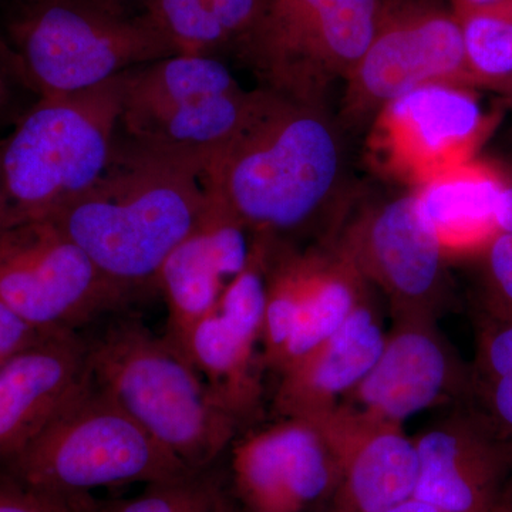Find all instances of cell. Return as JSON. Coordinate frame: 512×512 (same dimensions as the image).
I'll return each mask as SVG.
<instances>
[{
    "instance_id": "1",
    "label": "cell",
    "mask_w": 512,
    "mask_h": 512,
    "mask_svg": "<svg viewBox=\"0 0 512 512\" xmlns=\"http://www.w3.org/2000/svg\"><path fill=\"white\" fill-rule=\"evenodd\" d=\"M208 184L252 235L295 245L338 234L345 151L325 103L256 90L247 119L207 164Z\"/></svg>"
},
{
    "instance_id": "2",
    "label": "cell",
    "mask_w": 512,
    "mask_h": 512,
    "mask_svg": "<svg viewBox=\"0 0 512 512\" xmlns=\"http://www.w3.org/2000/svg\"><path fill=\"white\" fill-rule=\"evenodd\" d=\"M207 197L202 158L119 134L99 180L49 218L134 302L157 291L165 259L191 234Z\"/></svg>"
},
{
    "instance_id": "3",
    "label": "cell",
    "mask_w": 512,
    "mask_h": 512,
    "mask_svg": "<svg viewBox=\"0 0 512 512\" xmlns=\"http://www.w3.org/2000/svg\"><path fill=\"white\" fill-rule=\"evenodd\" d=\"M86 340L87 372L157 443L195 473L242 430L190 360L138 316L114 313Z\"/></svg>"
},
{
    "instance_id": "4",
    "label": "cell",
    "mask_w": 512,
    "mask_h": 512,
    "mask_svg": "<svg viewBox=\"0 0 512 512\" xmlns=\"http://www.w3.org/2000/svg\"><path fill=\"white\" fill-rule=\"evenodd\" d=\"M0 35L40 97L93 89L177 55L150 16L126 0H8Z\"/></svg>"
},
{
    "instance_id": "5",
    "label": "cell",
    "mask_w": 512,
    "mask_h": 512,
    "mask_svg": "<svg viewBox=\"0 0 512 512\" xmlns=\"http://www.w3.org/2000/svg\"><path fill=\"white\" fill-rule=\"evenodd\" d=\"M121 76L40 97L0 143V222L49 218L106 170L120 128Z\"/></svg>"
},
{
    "instance_id": "6",
    "label": "cell",
    "mask_w": 512,
    "mask_h": 512,
    "mask_svg": "<svg viewBox=\"0 0 512 512\" xmlns=\"http://www.w3.org/2000/svg\"><path fill=\"white\" fill-rule=\"evenodd\" d=\"M20 483L62 497L194 474L87 375L28 446L0 463Z\"/></svg>"
},
{
    "instance_id": "7",
    "label": "cell",
    "mask_w": 512,
    "mask_h": 512,
    "mask_svg": "<svg viewBox=\"0 0 512 512\" xmlns=\"http://www.w3.org/2000/svg\"><path fill=\"white\" fill-rule=\"evenodd\" d=\"M255 96L218 57L168 56L121 74L120 128L208 164L237 134Z\"/></svg>"
},
{
    "instance_id": "8",
    "label": "cell",
    "mask_w": 512,
    "mask_h": 512,
    "mask_svg": "<svg viewBox=\"0 0 512 512\" xmlns=\"http://www.w3.org/2000/svg\"><path fill=\"white\" fill-rule=\"evenodd\" d=\"M384 0H262L239 50L264 89L325 103L335 80L348 79L372 42Z\"/></svg>"
},
{
    "instance_id": "9",
    "label": "cell",
    "mask_w": 512,
    "mask_h": 512,
    "mask_svg": "<svg viewBox=\"0 0 512 512\" xmlns=\"http://www.w3.org/2000/svg\"><path fill=\"white\" fill-rule=\"evenodd\" d=\"M0 301L40 333H80L133 302L52 218L0 222Z\"/></svg>"
},
{
    "instance_id": "10",
    "label": "cell",
    "mask_w": 512,
    "mask_h": 512,
    "mask_svg": "<svg viewBox=\"0 0 512 512\" xmlns=\"http://www.w3.org/2000/svg\"><path fill=\"white\" fill-rule=\"evenodd\" d=\"M345 82L342 116L350 127L429 84L476 87L460 23L434 0H384L379 28Z\"/></svg>"
},
{
    "instance_id": "11",
    "label": "cell",
    "mask_w": 512,
    "mask_h": 512,
    "mask_svg": "<svg viewBox=\"0 0 512 512\" xmlns=\"http://www.w3.org/2000/svg\"><path fill=\"white\" fill-rule=\"evenodd\" d=\"M330 241L382 293L393 319L439 318L447 299V256L414 192L348 215Z\"/></svg>"
},
{
    "instance_id": "12",
    "label": "cell",
    "mask_w": 512,
    "mask_h": 512,
    "mask_svg": "<svg viewBox=\"0 0 512 512\" xmlns=\"http://www.w3.org/2000/svg\"><path fill=\"white\" fill-rule=\"evenodd\" d=\"M495 123L473 89L429 84L379 111L372 150L387 173L417 188L474 160Z\"/></svg>"
},
{
    "instance_id": "13",
    "label": "cell",
    "mask_w": 512,
    "mask_h": 512,
    "mask_svg": "<svg viewBox=\"0 0 512 512\" xmlns=\"http://www.w3.org/2000/svg\"><path fill=\"white\" fill-rule=\"evenodd\" d=\"M471 369L444 338L437 319L396 318L375 365L340 402V409L375 423L470 399Z\"/></svg>"
},
{
    "instance_id": "14",
    "label": "cell",
    "mask_w": 512,
    "mask_h": 512,
    "mask_svg": "<svg viewBox=\"0 0 512 512\" xmlns=\"http://www.w3.org/2000/svg\"><path fill=\"white\" fill-rule=\"evenodd\" d=\"M232 481L248 512H308L330 503L340 461L319 420L279 417L232 443Z\"/></svg>"
},
{
    "instance_id": "15",
    "label": "cell",
    "mask_w": 512,
    "mask_h": 512,
    "mask_svg": "<svg viewBox=\"0 0 512 512\" xmlns=\"http://www.w3.org/2000/svg\"><path fill=\"white\" fill-rule=\"evenodd\" d=\"M413 440L419 457L414 497L443 512L512 507V443L474 404L456 407Z\"/></svg>"
},
{
    "instance_id": "16",
    "label": "cell",
    "mask_w": 512,
    "mask_h": 512,
    "mask_svg": "<svg viewBox=\"0 0 512 512\" xmlns=\"http://www.w3.org/2000/svg\"><path fill=\"white\" fill-rule=\"evenodd\" d=\"M319 421L340 461L330 512H383L414 497L419 457L403 426L375 423L340 407Z\"/></svg>"
},
{
    "instance_id": "17",
    "label": "cell",
    "mask_w": 512,
    "mask_h": 512,
    "mask_svg": "<svg viewBox=\"0 0 512 512\" xmlns=\"http://www.w3.org/2000/svg\"><path fill=\"white\" fill-rule=\"evenodd\" d=\"M386 333L370 289L329 339L278 373L276 416L319 420L332 413L375 365Z\"/></svg>"
},
{
    "instance_id": "18",
    "label": "cell",
    "mask_w": 512,
    "mask_h": 512,
    "mask_svg": "<svg viewBox=\"0 0 512 512\" xmlns=\"http://www.w3.org/2000/svg\"><path fill=\"white\" fill-rule=\"evenodd\" d=\"M82 333H46L0 366V463L28 446L86 379Z\"/></svg>"
},
{
    "instance_id": "19",
    "label": "cell",
    "mask_w": 512,
    "mask_h": 512,
    "mask_svg": "<svg viewBox=\"0 0 512 512\" xmlns=\"http://www.w3.org/2000/svg\"><path fill=\"white\" fill-rule=\"evenodd\" d=\"M503 180V167L474 158L416 188L446 256L481 254L500 234L495 215Z\"/></svg>"
},
{
    "instance_id": "20",
    "label": "cell",
    "mask_w": 512,
    "mask_h": 512,
    "mask_svg": "<svg viewBox=\"0 0 512 512\" xmlns=\"http://www.w3.org/2000/svg\"><path fill=\"white\" fill-rule=\"evenodd\" d=\"M183 355L242 429L261 416L262 357L229 329L217 311L194 326L185 340Z\"/></svg>"
},
{
    "instance_id": "21",
    "label": "cell",
    "mask_w": 512,
    "mask_h": 512,
    "mask_svg": "<svg viewBox=\"0 0 512 512\" xmlns=\"http://www.w3.org/2000/svg\"><path fill=\"white\" fill-rule=\"evenodd\" d=\"M372 286L332 241L313 247L308 286L298 322L278 372L311 353L352 315Z\"/></svg>"
},
{
    "instance_id": "22",
    "label": "cell",
    "mask_w": 512,
    "mask_h": 512,
    "mask_svg": "<svg viewBox=\"0 0 512 512\" xmlns=\"http://www.w3.org/2000/svg\"><path fill=\"white\" fill-rule=\"evenodd\" d=\"M140 5L177 55L217 57L221 50L239 53L262 0H140Z\"/></svg>"
},
{
    "instance_id": "23",
    "label": "cell",
    "mask_w": 512,
    "mask_h": 512,
    "mask_svg": "<svg viewBox=\"0 0 512 512\" xmlns=\"http://www.w3.org/2000/svg\"><path fill=\"white\" fill-rule=\"evenodd\" d=\"M225 279L214 256L195 229L165 259L158 275V291L167 305L165 338L183 353L194 326L217 311Z\"/></svg>"
},
{
    "instance_id": "24",
    "label": "cell",
    "mask_w": 512,
    "mask_h": 512,
    "mask_svg": "<svg viewBox=\"0 0 512 512\" xmlns=\"http://www.w3.org/2000/svg\"><path fill=\"white\" fill-rule=\"evenodd\" d=\"M313 247L301 249L269 239L266 305L261 345L264 367L278 372L298 322L308 286Z\"/></svg>"
},
{
    "instance_id": "25",
    "label": "cell",
    "mask_w": 512,
    "mask_h": 512,
    "mask_svg": "<svg viewBox=\"0 0 512 512\" xmlns=\"http://www.w3.org/2000/svg\"><path fill=\"white\" fill-rule=\"evenodd\" d=\"M474 86L501 92L512 79V8L456 15Z\"/></svg>"
},
{
    "instance_id": "26",
    "label": "cell",
    "mask_w": 512,
    "mask_h": 512,
    "mask_svg": "<svg viewBox=\"0 0 512 512\" xmlns=\"http://www.w3.org/2000/svg\"><path fill=\"white\" fill-rule=\"evenodd\" d=\"M269 239L252 235L251 255L245 268L227 282L218 303V315L245 343H261L266 305Z\"/></svg>"
},
{
    "instance_id": "27",
    "label": "cell",
    "mask_w": 512,
    "mask_h": 512,
    "mask_svg": "<svg viewBox=\"0 0 512 512\" xmlns=\"http://www.w3.org/2000/svg\"><path fill=\"white\" fill-rule=\"evenodd\" d=\"M87 512H227L220 491L205 474L146 485L130 498L99 503L90 498Z\"/></svg>"
},
{
    "instance_id": "28",
    "label": "cell",
    "mask_w": 512,
    "mask_h": 512,
    "mask_svg": "<svg viewBox=\"0 0 512 512\" xmlns=\"http://www.w3.org/2000/svg\"><path fill=\"white\" fill-rule=\"evenodd\" d=\"M481 255L480 319L512 318V234H498Z\"/></svg>"
},
{
    "instance_id": "29",
    "label": "cell",
    "mask_w": 512,
    "mask_h": 512,
    "mask_svg": "<svg viewBox=\"0 0 512 512\" xmlns=\"http://www.w3.org/2000/svg\"><path fill=\"white\" fill-rule=\"evenodd\" d=\"M39 99L19 57L0 35V130L15 126Z\"/></svg>"
},
{
    "instance_id": "30",
    "label": "cell",
    "mask_w": 512,
    "mask_h": 512,
    "mask_svg": "<svg viewBox=\"0 0 512 512\" xmlns=\"http://www.w3.org/2000/svg\"><path fill=\"white\" fill-rule=\"evenodd\" d=\"M473 379L512 377V318L478 320Z\"/></svg>"
},
{
    "instance_id": "31",
    "label": "cell",
    "mask_w": 512,
    "mask_h": 512,
    "mask_svg": "<svg viewBox=\"0 0 512 512\" xmlns=\"http://www.w3.org/2000/svg\"><path fill=\"white\" fill-rule=\"evenodd\" d=\"M87 497L43 493L20 483L0 468V512H77Z\"/></svg>"
},
{
    "instance_id": "32",
    "label": "cell",
    "mask_w": 512,
    "mask_h": 512,
    "mask_svg": "<svg viewBox=\"0 0 512 512\" xmlns=\"http://www.w3.org/2000/svg\"><path fill=\"white\" fill-rule=\"evenodd\" d=\"M468 400L512 443V377H471Z\"/></svg>"
},
{
    "instance_id": "33",
    "label": "cell",
    "mask_w": 512,
    "mask_h": 512,
    "mask_svg": "<svg viewBox=\"0 0 512 512\" xmlns=\"http://www.w3.org/2000/svg\"><path fill=\"white\" fill-rule=\"evenodd\" d=\"M46 333L32 328L0 301V366L22 350L28 349Z\"/></svg>"
},
{
    "instance_id": "34",
    "label": "cell",
    "mask_w": 512,
    "mask_h": 512,
    "mask_svg": "<svg viewBox=\"0 0 512 512\" xmlns=\"http://www.w3.org/2000/svg\"><path fill=\"white\" fill-rule=\"evenodd\" d=\"M497 227L500 234H512V171L504 170L497 202Z\"/></svg>"
},
{
    "instance_id": "35",
    "label": "cell",
    "mask_w": 512,
    "mask_h": 512,
    "mask_svg": "<svg viewBox=\"0 0 512 512\" xmlns=\"http://www.w3.org/2000/svg\"><path fill=\"white\" fill-rule=\"evenodd\" d=\"M451 2H453L454 15L478 12V10L512 8V0H451Z\"/></svg>"
},
{
    "instance_id": "36",
    "label": "cell",
    "mask_w": 512,
    "mask_h": 512,
    "mask_svg": "<svg viewBox=\"0 0 512 512\" xmlns=\"http://www.w3.org/2000/svg\"><path fill=\"white\" fill-rule=\"evenodd\" d=\"M383 512H443L439 508L433 507V505L421 501L419 498L412 497L409 500L403 501V503L394 505L389 510Z\"/></svg>"
},
{
    "instance_id": "37",
    "label": "cell",
    "mask_w": 512,
    "mask_h": 512,
    "mask_svg": "<svg viewBox=\"0 0 512 512\" xmlns=\"http://www.w3.org/2000/svg\"><path fill=\"white\" fill-rule=\"evenodd\" d=\"M501 93H503L504 96L507 97L508 101H510L512 106V79L510 80V82L505 84V87L503 90H501Z\"/></svg>"
},
{
    "instance_id": "38",
    "label": "cell",
    "mask_w": 512,
    "mask_h": 512,
    "mask_svg": "<svg viewBox=\"0 0 512 512\" xmlns=\"http://www.w3.org/2000/svg\"><path fill=\"white\" fill-rule=\"evenodd\" d=\"M90 498H92V497H90V495H89V497H87L86 500H84L82 507H80L79 511H77V512H87V504H89Z\"/></svg>"
},
{
    "instance_id": "39",
    "label": "cell",
    "mask_w": 512,
    "mask_h": 512,
    "mask_svg": "<svg viewBox=\"0 0 512 512\" xmlns=\"http://www.w3.org/2000/svg\"><path fill=\"white\" fill-rule=\"evenodd\" d=\"M0 215H2V190H0Z\"/></svg>"
},
{
    "instance_id": "40",
    "label": "cell",
    "mask_w": 512,
    "mask_h": 512,
    "mask_svg": "<svg viewBox=\"0 0 512 512\" xmlns=\"http://www.w3.org/2000/svg\"><path fill=\"white\" fill-rule=\"evenodd\" d=\"M500 512H512V507L504 508V510H501Z\"/></svg>"
}]
</instances>
